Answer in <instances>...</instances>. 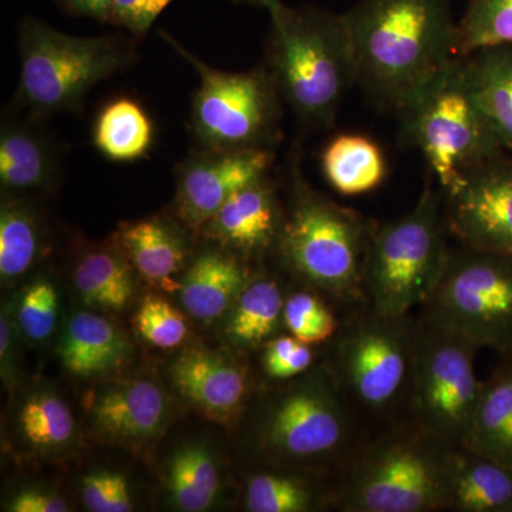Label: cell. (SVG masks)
I'll list each match as a JSON object with an SVG mask.
<instances>
[{"instance_id":"1","label":"cell","mask_w":512,"mask_h":512,"mask_svg":"<svg viewBox=\"0 0 512 512\" xmlns=\"http://www.w3.org/2000/svg\"><path fill=\"white\" fill-rule=\"evenodd\" d=\"M343 18L357 83L397 114L460 57L451 0H360Z\"/></svg>"},{"instance_id":"2","label":"cell","mask_w":512,"mask_h":512,"mask_svg":"<svg viewBox=\"0 0 512 512\" xmlns=\"http://www.w3.org/2000/svg\"><path fill=\"white\" fill-rule=\"evenodd\" d=\"M369 437L325 359L308 375L266 393L252 444L266 467L338 477Z\"/></svg>"},{"instance_id":"3","label":"cell","mask_w":512,"mask_h":512,"mask_svg":"<svg viewBox=\"0 0 512 512\" xmlns=\"http://www.w3.org/2000/svg\"><path fill=\"white\" fill-rule=\"evenodd\" d=\"M268 69L282 100L303 126H335L340 104L357 83L355 55L343 13L271 0Z\"/></svg>"},{"instance_id":"4","label":"cell","mask_w":512,"mask_h":512,"mask_svg":"<svg viewBox=\"0 0 512 512\" xmlns=\"http://www.w3.org/2000/svg\"><path fill=\"white\" fill-rule=\"evenodd\" d=\"M377 222L329 200L295 173L276 255L301 285L322 293L342 315L369 305L367 249Z\"/></svg>"},{"instance_id":"5","label":"cell","mask_w":512,"mask_h":512,"mask_svg":"<svg viewBox=\"0 0 512 512\" xmlns=\"http://www.w3.org/2000/svg\"><path fill=\"white\" fill-rule=\"evenodd\" d=\"M450 448L410 420L387 424L369 434L336 477L333 510L444 511Z\"/></svg>"},{"instance_id":"6","label":"cell","mask_w":512,"mask_h":512,"mask_svg":"<svg viewBox=\"0 0 512 512\" xmlns=\"http://www.w3.org/2000/svg\"><path fill=\"white\" fill-rule=\"evenodd\" d=\"M417 335L419 318L413 313L384 315L367 305L343 315L326 345L325 362L360 420L375 421L382 429L403 419Z\"/></svg>"},{"instance_id":"7","label":"cell","mask_w":512,"mask_h":512,"mask_svg":"<svg viewBox=\"0 0 512 512\" xmlns=\"http://www.w3.org/2000/svg\"><path fill=\"white\" fill-rule=\"evenodd\" d=\"M402 138L420 151L440 191L507 153L474 92L466 57H456L399 113Z\"/></svg>"},{"instance_id":"8","label":"cell","mask_w":512,"mask_h":512,"mask_svg":"<svg viewBox=\"0 0 512 512\" xmlns=\"http://www.w3.org/2000/svg\"><path fill=\"white\" fill-rule=\"evenodd\" d=\"M20 76L16 103L32 116L74 111L96 84L136 60L130 40L117 35H67L42 20L19 25Z\"/></svg>"},{"instance_id":"9","label":"cell","mask_w":512,"mask_h":512,"mask_svg":"<svg viewBox=\"0 0 512 512\" xmlns=\"http://www.w3.org/2000/svg\"><path fill=\"white\" fill-rule=\"evenodd\" d=\"M443 195L433 177L413 210L377 224L365 266L370 308L384 315H410L430 298L450 256Z\"/></svg>"},{"instance_id":"10","label":"cell","mask_w":512,"mask_h":512,"mask_svg":"<svg viewBox=\"0 0 512 512\" xmlns=\"http://www.w3.org/2000/svg\"><path fill=\"white\" fill-rule=\"evenodd\" d=\"M161 36L192 64L200 87L194 94L190 130L201 150L272 148L281 140L282 100L268 67L231 73L192 55L168 33Z\"/></svg>"},{"instance_id":"11","label":"cell","mask_w":512,"mask_h":512,"mask_svg":"<svg viewBox=\"0 0 512 512\" xmlns=\"http://www.w3.org/2000/svg\"><path fill=\"white\" fill-rule=\"evenodd\" d=\"M419 318L480 349L512 352V256L451 248Z\"/></svg>"},{"instance_id":"12","label":"cell","mask_w":512,"mask_h":512,"mask_svg":"<svg viewBox=\"0 0 512 512\" xmlns=\"http://www.w3.org/2000/svg\"><path fill=\"white\" fill-rule=\"evenodd\" d=\"M477 352L466 339L419 318L403 419L448 447L463 446L483 390L484 380L478 379L476 369Z\"/></svg>"},{"instance_id":"13","label":"cell","mask_w":512,"mask_h":512,"mask_svg":"<svg viewBox=\"0 0 512 512\" xmlns=\"http://www.w3.org/2000/svg\"><path fill=\"white\" fill-rule=\"evenodd\" d=\"M448 234L460 247L512 256V160L501 156L441 191Z\"/></svg>"},{"instance_id":"14","label":"cell","mask_w":512,"mask_h":512,"mask_svg":"<svg viewBox=\"0 0 512 512\" xmlns=\"http://www.w3.org/2000/svg\"><path fill=\"white\" fill-rule=\"evenodd\" d=\"M272 148L197 150L178 165L175 214L188 231L202 227L239 190L266 177L274 164Z\"/></svg>"},{"instance_id":"15","label":"cell","mask_w":512,"mask_h":512,"mask_svg":"<svg viewBox=\"0 0 512 512\" xmlns=\"http://www.w3.org/2000/svg\"><path fill=\"white\" fill-rule=\"evenodd\" d=\"M86 403L94 434L131 450H141L160 439L171 416L163 389L143 377L100 387L89 394Z\"/></svg>"},{"instance_id":"16","label":"cell","mask_w":512,"mask_h":512,"mask_svg":"<svg viewBox=\"0 0 512 512\" xmlns=\"http://www.w3.org/2000/svg\"><path fill=\"white\" fill-rule=\"evenodd\" d=\"M269 175L235 192L202 227L200 234L212 244L244 259H261L275 252L285 222Z\"/></svg>"},{"instance_id":"17","label":"cell","mask_w":512,"mask_h":512,"mask_svg":"<svg viewBox=\"0 0 512 512\" xmlns=\"http://www.w3.org/2000/svg\"><path fill=\"white\" fill-rule=\"evenodd\" d=\"M178 394L205 419L234 424L247 407V369L234 357L210 349L185 350L170 367Z\"/></svg>"},{"instance_id":"18","label":"cell","mask_w":512,"mask_h":512,"mask_svg":"<svg viewBox=\"0 0 512 512\" xmlns=\"http://www.w3.org/2000/svg\"><path fill=\"white\" fill-rule=\"evenodd\" d=\"M59 151L40 126V117L8 116L0 130V187L3 197L26 198L50 190L60 174Z\"/></svg>"},{"instance_id":"19","label":"cell","mask_w":512,"mask_h":512,"mask_svg":"<svg viewBox=\"0 0 512 512\" xmlns=\"http://www.w3.org/2000/svg\"><path fill=\"white\" fill-rule=\"evenodd\" d=\"M251 271L227 249H204L192 259L180 282L181 303L192 318L212 322L231 312Z\"/></svg>"},{"instance_id":"20","label":"cell","mask_w":512,"mask_h":512,"mask_svg":"<svg viewBox=\"0 0 512 512\" xmlns=\"http://www.w3.org/2000/svg\"><path fill=\"white\" fill-rule=\"evenodd\" d=\"M444 511L512 512V468L470 448L451 447Z\"/></svg>"},{"instance_id":"21","label":"cell","mask_w":512,"mask_h":512,"mask_svg":"<svg viewBox=\"0 0 512 512\" xmlns=\"http://www.w3.org/2000/svg\"><path fill=\"white\" fill-rule=\"evenodd\" d=\"M114 242L127 256L138 275L161 288H178L174 276L190 255L184 229L165 218L151 217L124 222Z\"/></svg>"},{"instance_id":"22","label":"cell","mask_w":512,"mask_h":512,"mask_svg":"<svg viewBox=\"0 0 512 512\" xmlns=\"http://www.w3.org/2000/svg\"><path fill=\"white\" fill-rule=\"evenodd\" d=\"M57 353L74 376H106L127 362L130 343L111 320L97 313L79 312L67 322Z\"/></svg>"},{"instance_id":"23","label":"cell","mask_w":512,"mask_h":512,"mask_svg":"<svg viewBox=\"0 0 512 512\" xmlns=\"http://www.w3.org/2000/svg\"><path fill=\"white\" fill-rule=\"evenodd\" d=\"M335 477L268 467L252 474L245 488L249 512H308L333 508Z\"/></svg>"},{"instance_id":"24","label":"cell","mask_w":512,"mask_h":512,"mask_svg":"<svg viewBox=\"0 0 512 512\" xmlns=\"http://www.w3.org/2000/svg\"><path fill=\"white\" fill-rule=\"evenodd\" d=\"M13 431L22 450L40 457L63 456L77 440L72 410L49 387H39L23 396L16 409Z\"/></svg>"},{"instance_id":"25","label":"cell","mask_w":512,"mask_h":512,"mask_svg":"<svg viewBox=\"0 0 512 512\" xmlns=\"http://www.w3.org/2000/svg\"><path fill=\"white\" fill-rule=\"evenodd\" d=\"M484 380L464 447L512 468V352Z\"/></svg>"},{"instance_id":"26","label":"cell","mask_w":512,"mask_h":512,"mask_svg":"<svg viewBox=\"0 0 512 512\" xmlns=\"http://www.w3.org/2000/svg\"><path fill=\"white\" fill-rule=\"evenodd\" d=\"M286 291L269 274H251L229 312L225 335L235 348L258 350L284 329Z\"/></svg>"},{"instance_id":"27","label":"cell","mask_w":512,"mask_h":512,"mask_svg":"<svg viewBox=\"0 0 512 512\" xmlns=\"http://www.w3.org/2000/svg\"><path fill=\"white\" fill-rule=\"evenodd\" d=\"M320 167L330 188L345 197L369 194L387 177V160L373 138L338 134L320 154Z\"/></svg>"},{"instance_id":"28","label":"cell","mask_w":512,"mask_h":512,"mask_svg":"<svg viewBox=\"0 0 512 512\" xmlns=\"http://www.w3.org/2000/svg\"><path fill=\"white\" fill-rule=\"evenodd\" d=\"M134 268L117 247L83 252L74 268V286L87 306L100 311H123L134 293Z\"/></svg>"},{"instance_id":"29","label":"cell","mask_w":512,"mask_h":512,"mask_svg":"<svg viewBox=\"0 0 512 512\" xmlns=\"http://www.w3.org/2000/svg\"><path fill=\"white\" fill-rule=\"evenodd\" d=\"M477 99L504 150L512 154V46L466 56Z\"/></svg>"},{"instance_id":"30","label":"cell","mask_w":512,"mask_h":512,"mask_svg":"<svg viewBox=\"0 0 512 512\" xmlns=\"http://www.w3.org/2000/svg\"><path fill=\"white\" fill-rule=\"evenodd\" d=\"M154 124L143 106L128 99L110 101L97 116L93 144L114 163H133L146 157L154 143Z\"/></svg>"},{"instance_id":"31","label":"cell","mask_w":512,"mask_h":512,"mask_svg":"<svg viewBox=\"0 0 512 512\" xmlns=\"http://www.w3.org/2000/svg\"><path fill=\"white\" fill-rule=\"evenodd\" d=\"M42 222L26 198L3 197L0 210V276L12 282L26 274L42 256Z\"/></svg>"},{"instance_id":"32","label":"cell","mask_w":512,"mask_h":512,"mask_svg":"<svg viewBox=\"0 0 512 512\" xmlns=\"http://www.w3.org/2000/svg\"><path fill=\"white\" fill-rule=\"evenodd\" d=\"M168 494L177 510H208L220 493V471L207 448L190 444L175 451L167 467Z\"/></svg>"},{"instance_id":"33","label":"cell","mask_w":512,"mask_h":512,"mask_svg":"<svg viewBox=\"0 0 512 512\" xmlns=\"http://www.w3.org/2000/svg\"><path fill=\"white\" fill-rule=\"evenodd\" d=\"M343 315L318 291L302 285L286 292L284 329L309 345L326 346L335 338Z\"/></svg>"},{"instance_id":"34","label":"cell","mask_w":512,"mask_h":512,"mask_svg":"<svg viewBox=\"0 0 512 512\" xmlns=\"http://www.w3.org/2000/svg\"><path fill=\"white\" fill-rule=\"evenodd\" d=\"M512 46V0H470L458 20V53Z\"/></svg>"},{"instance_id":"35","label":"cell","mask_w":512,"mask_h":512,"mask_svg":"<svg viewBox=\"0 0 512 512\" xmlns=\"http://www.w3.org/2000/svg\"><path fill=\"white\" fill-rule=\"evenodd\" d=\"M318 348L325 346L309 345L288 332L279 333L259 349L262 373L275 386L308 375L322 363Z\"/></svg>"},{"instance_id":"36","label":"cell","mask_w":512,"mask_h":512,"mask_svg":"<svg viewBox=\"0 0 512 512\" xmlns=\"http://www.w3.org/2000/svg\"><path fill=\"white\" fill-rule=\"evenodd\" d=\"M59 298L55 285L46 278L36 279L20 295L16 319L23 335L32 342L49 339L56 328Z\"/></svg>"},{"instance_id":"37","label":"cell","mask_w":512,"mask_h":512,"mask_svg":"<svg viewBox=\"0 0 512 512\" xmlns=\"http://www.w3.org/2000/svg\"><path fill=\"white\" fill-rule=\"evenodd\" d=\"M134 322L138 333L154 348H178L187 338L188 328L184 316L160 296H147L141 302Z\"/></svg>"},{"instance_id":"38","label":"cell","mask_w":512,"mask_h":512,"mask_svg":"<svg viewBox=\"0 0 512 512\" xmlns=\"http://www.w3.org/2000/svg\"><path fill=\"white\" fill-rule=\"evenodd\" d=\"M82 500L92 512H130L133 495L127 477L119 471L97 470L82 481Z\"/></svg>"},{"instance_id":"39","label":"cell","mask_w":512,"mask_h":512,"mask_svg":"<svg viewBox=\"0 0 512 512\" xmlns=\"http://www.w3.org/2000/svg\"><path fill=\"white\" fill-rule=\"evenodd\" d=\"M173 0H111L107 23L126 30L134 37H144Z\"/></svg>"},{"instance_id":"40","label":"cell","mask_w":512,"mask_h":512,"mask_svg":"<svg viewBox=\"0 0 512 512\" xmlns=\"http://www.w3.org/2000/svg\"><path fill=\"white\" fill-rule=\"evenodd\" d=\"M10 512H66V501L59 495L43 488H26L13 495L6 505Z\"/></svg>"},{"instance_id":"41","label":"cell","mask_w":512,"mask_h":512,"mask_svg":"<svg viewBox=\"0 0 512 512\" xmlns=\"http://www.w3.org/2000/svg\"><path fill=\"white\" fill-rule=\"evenodd\" d=\"M16 359L18 350L15 346V332H13V320L9 309H3L0 318V369L2 379L6 386L12 387L16 383Z\"/></svg>"},{"instance_id":"42","label":"cell","mask_w":512,"mask_h":512,"mask_svg":"<svg viewBox=\"0 0 512 512\" xmlns=\"http://www.w3.org/2000/svg\"><path fill=\"white\" fill-rule=\"evenodd\" d=\"M57 5L77 18H89L107 23L111 0H56Z\"/></svg>"},{"instance_id":"43","label":"cell","mask_w":512,"mask_h":512,"mask_svg":"<svg viewBox=\"0 0 512 512\" xmlns=\"http://www.w3.org/2000/svg\"><path fill=\"white\" fill-rule=\"evenodd\" d=\"M237 3H244V5L256 6V8H266L271 0H234Z\"/></svg>"}]
</instances>
